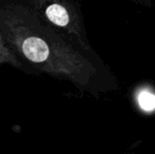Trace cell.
Instances as JSON below:
<instances>
[{
  "mask_svg": "<svg viewBox=\"0 0 155 154\" xmlns=\"http://www.w3.org/2000/svg\"><path fill=\"white\" fill-rule=\"evenodd\" d=\"M0 31L18 59L40 72L70 81L95 96L118 88L116 78L95 52L76 47L25 4L0 6Z\"/></svg>",
  "mask_w": 155,
  "mask_h": 154,
  "instance_id": "6da1fadb",
  "label": "cell"
},
{
  "mask_svg": "<svg viewBox=\"0 0 155 154\" xmlns=\"http://www.w3.org/2000/svg\"><path fill=\"white\" fill-rule=\"evenodd\" d=\"M27 6L42 22L76 47L94 52L87 36L81 12L74 0H28Z\"/></svg>",
  "mask_w": 155,
  "mask_h": 154,
  "instance_id": "7a4b0ae2",
  "label": "cell"
},
{
  "mask_svg": "<svg viewBox=\"0 0 155 154\" xmlns=\"http://www.w3.org/2000/svg\"><path fill=\"white\" fill-rule=\"evenodd\" d=\"M10 64V66L14 67L16 69L21 68L20 60L15 55L14 52L8 47L1 34V31H0V64Z\"/></svg>",
  "mask_w": 155,
  "mask_h": 154,
  "instance_id": "3957f363",
  "label": "cell"
},
{
  "mask_svg": "<svg viewBox=\"0 0 155 154\" xmlns=\"http://www.w3.org/2000/svg\"><path fill=\"white\" fill-rule=\"evenodd\" d=\"M134 3L138 4V5H143L146 6V8H150L152 6V0H131Z\"/></svg>",
  "mask_w": 155,
  "mask_h": 154,
  "instance_id": "277c9868",
  "label": "cell"
}]
</instances>
